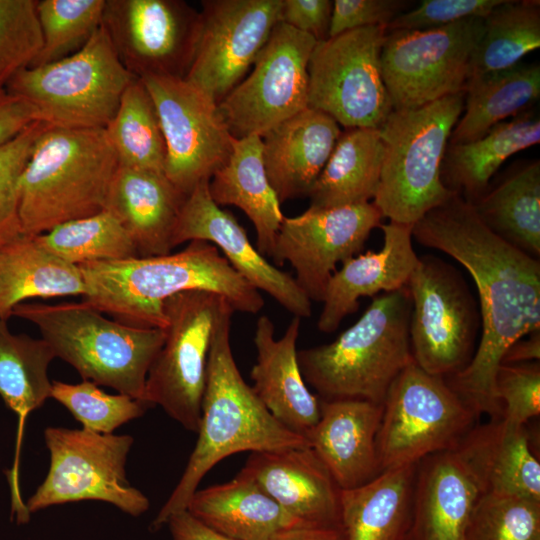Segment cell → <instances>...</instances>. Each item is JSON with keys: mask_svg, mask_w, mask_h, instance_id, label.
Listing matches in <instances>:
<instances>
[{"mask_svg": "<svg viewBox=\"0 0 540 540\" xmlns=\"http://www.w3.org/2000/svg\"><path fill=\"white\" fill-rule=\"evenodd\" d=\"M464 102L465 92H460L393 110L379 128L384 158L372 203L382 217L412 227L455 194L444 186L441 166Z\"/></svg>", "mask_w": 540, "mask_h": 540, "instance_id": "cell-7", "label": "cell"}, {"mask_svg": "<svg viewBox=\"0 0 540 540\" xmlns=\"http://www.w3.org/2000/svg\"><path fill=\"white\" fill-rule=\"evenodd\" d=\"M466 540H540V501L482 493L472 511Z\"/></svg>", "mask_w": 540, "mask_h": 540, "instance_id": "cell-43", "label": "cell"}, {"mask_svg": "<svg viewBox=\"0 0 540 540\" xmlns=\"http://www.w3.org/2000/svg\"><path fill=\"white\" fill-rule=\"evenodd\" d=\"M495 392L503 407L502 417L525 425L540 413L539 362L502 364L495 379Z\"/></svg>", "mask_w": 540, "mask_h": 540, "instance_id": "cell-46", "label": "cell"}, {"mask_svg": "<svg viewBox=\"0 0 540 540\" xmlns=\"http://www.w3.org/2000/svg\"><path fill=\"white\" fill-rule=\"evenodd\" d=\"M185 79L218 104L253 65L279 22L282 0H204Z\"/></svg>", "mask_w": 540, "mask_h": 540, "instance_id": "cell-18", "label": "cell"}, {"mask_svg": "<svg viewBox=\"0 0 540 540\" xmlns=\"http://www.w3.org/2000/svg\"><path fill=\"white\" fill-rule=\"evenodd\" d=\"M539 358L540 330L530 333L527 339L515 341L505 352L502 364L528 363L539 361Z\"/></svg>", "mask_w": 540, "mask_h": 540, "instance_id": "cell-53", "label": "cell"}, {"mask_svg": "<svg viewBox=\"0 0 540 540\" xmlns=\"http://www.w3.org/2000/svg\"><path fill=\"white\" fill-rule=\"evenodd\" d=\"M118 168L105 128L44 124L20 180L21 233L40 235L105 210Z\"/></svg>", "mask_w": 540, "mask_h": 540, "instance_id": "cell-4", "label": "cell"}, {"mask_svg": "<svg viewBox=\"0 0 540 540\" xmlns=\"http://www.w3.org/2000/svg\"><path fill=\"white\" fill-rule=\"evenodd\" d=\"M267 540H345V537L341 526H299L279 531Z\"/></svg>", "mask_w": 540, "mask_h": 540, "instance_id": "cell-52", "label": "cell"}, {"mask_svg": "<svg viewBox=\"0 0 540 540\" xmlns=\"http://www.w3.org/2000/svg\"><path fill=\"white\" fill-rule=\"evenodd\" d=\"M411 301L409 335L414 362L447 379L475 353L481 328L477 302L462 274L434 255L418 257L406 285Z\"/></svg>", "mask_w": 540, "mask_h": 540, "instance_id": "cell-11", "label": "cell"}, {"mask_svg": "<svg viewBox=\"0 0 540 540\" xmlns=\"http://www.w3.org/2000/svg\"><path fill=\"white\" fill-rule=\"evenodd\" d=\"M483 224L531 257L540 256V162L508 173L472 204Z\"/></svg>", "mask_w": 540, "mask_h": 540, "instance_id": "cell-37", "label": "cell"}, {"mask_svg": "<svg viewBox=\"0 0 540 540\" xmlns=\"http://www.w3.org/2000/svg\"><path fill=\"white\" fill-rule=\"evenodd\" d=\"M209 193L220 207L232 205L244 212L255 228L257 250L271 257L284 216L266 174L261 136L234 140L229 159L209 180Z\"/></svg>", "mask_w": 540, "mask_h": 540, "instance_id": "cell-31", "label": "cell"}, {"mask_svg": "<svg viewBox=\"0 0 540 540\" xmlns=\"http://www.w3.org/2000/svg\"><path fill=\"white\" fill-rule=\"evenodd\" d=\"M119 165L164 172L165 141L152 97L135 77L105 128Z\"/></svg>", "mask_w": 540, "mask_h": 540, "instance_id": "cell-39", "label": "cell"}, {"mask_svg": "<svg viewBox=\"0 0 540 540\" xmlns=\"http://www.w3.org/2000/svg\"><path fill=\"white\" fill-rule=\"evenodd\" d=\"M240 472L303 524L341 526V489L311 447L252 452Z\"/></svg>", "mask_w": 540, "mask_h": 540, "instance_id": "cell-21", "label": "cell"}, {"mask_svg": "<svg viewBox=\"0 0 540 540\" xmlns=\"http://www.w3.org/2000/svg\"><path fill=\"white\" fill-rule=\"evenodd\" d=\"M11 316L33 323L55 357L74 367L83 380L143 401L148 371L164 343V329L108 319L84 301L23 302Z\"/></svg>", "mask_w": 540, "mask_h": 540, "instance_id": "cell-6", "label": "cell"}, {"mask_svg": "<svg viewBox=\"0 0 540 540\" xmlns=\"http://www.w3.org/2000/svg\"><path fill=\"white\" fill-rule=\"evenodd\" d=\"M106 0H37L42 48L30 67L80 49L101 27Z\"/></svg>", "mask_w": 540, "mask_h": 540, "instance_id": "cell-41", "label": "cell"}, {"mask_svg": "<svg viewBox=\"0 0 540 540\" xmlns=\"http://www.w3.org/2000/svg\"><path fill=\"white\" fill-rule=\"evenodd\" d=\"M56 358L42 338L14 334L7 320L0 318V396L17 415L18 427L14 463L8 472L11 509L21 511L25 503L19 487V462L25 422L31 412L51 398L52 381L48 367Z\"/></svg>", "mask_w": 540, "mask_h": 540, "instance_id": "cell-29", "label": "cell"}, {"mask_svg": "<svg viewBox=\"0 0 540 540\" xmlns=\"http://www.w3.org/2000/svg\"><path fill=\"white\" fill-rule=\"evenodd\" d=\"M301 318L293 316L284 334L275 338L267 315L256 322L257 360L251 369L253 390L269 412L289 430L306 437L320 417V400L308 389L297 359Z\"/></svg>", "mask_w": 540, "mask_h": 540, "instance_id": "cell-22", "label": "cell"}, {"mask_svg": "<svg viewBox=\"0 0 540 540\" xmlns=\"http://www.w3.org/2000/svg\"><path fill=\"white\" fill-rule=\"evenodd\" d=\"M201 523L234 540H267L275 533L308 526L288 514L250 477L196 490L187 509Z\"/></svg>", "mask_w": 540, "mask_h": 540, "instance_id": "cell-30", "label": "cell"}, {"mask_svg": "<svg viewBox=\"0 0 540 540\" xmlns=\"http://www.w3.org/2000/svg\"><path fill=\"white\" fill-rule=\"evenodd\" d=\"M44 440L50 466L44 481L26 503L30 514L82 500L108 502L131 516L148 510V498L126 477L132 436L47 427Z\"/></svg>", "mask_w": 540, "mask_h": 540, "instance_id": "cell-12", "label": "cell"}, {"mask_svg": "<svg viewBox=\"0 0 540 540\" xmlns=\"http://www.w3.org/2000/svg\"><path fill=\"white\" fill-rule=\"evenodd\" d=\"M475 413L439 376L414 360L396 377L383 402L376 446L380 471L417 464L457 447Z\"/></svg>", "mask_w": 540, "mask_h": 540, "instance_id": "cell-9", "label": "cell"}, {"mask_svg": "<svg viewBox=\"0 0 540 540\" xmlns=\"http://www.w3.org/2000/svg\"><path fill=\"white\" fill-rule=\"evenodd\" d=\"M228 303L202 290L176 294L164 303L165 339L148 371L143 401L159 405L191 432L199 428L211 342Z\"/></svg>", "mask_w": 540, "mask_h": 540, "instance_id": "cell-10", "label": "cell"}, {"mask_svg": "<svg viewBox=\"0 0 540 540\" xmlns=\"http://www.w3.org/2000/svg\"><path fill=\"white\" fill-rule=\"evenodd\" d=\"M167 525L173 540H234L207 527L187 510L173 515Z\"/></svg>", "mask_w": 540, "mask_h": 540, "instance_id": "cell-51", "label": "cell"}, {"mask_svg": "<svg viewBox=\"0 0 540 540\" xmlns=\"http://www.w3.org/2000/svg\"><path fill=\"white\" fill-rule=\"evenodd\" d=\"M78 266L86 285L82 301L129 326L165 329V301L191 290L219 294L235 312L256 314L264 306L260 292L202 240L176 253Z\"/></svg>", "mask_w": 540, "mask_h": 540, "instance_id": "cell-2", "label": "cell"}, {"mask_svg": "<svg viewBox=\"0 0 540 540\" xmlns=\"http://www.w3.org/2000/svg\"><path fill=\"white\" fill-rule=\"evenodd\" d=\"M200 13L182 0H106L102 26L135 77H185Z\"/></svg>", "mask_w": 540, "mask_h": 540, "instance_id": "cell-17", "label": "cell"}, {"mask_svg": "<svg viewBox=\"0 0 540 540\" xmlns=\"http://www.w3.org/2000/svg\"><path fill=\"white\" fill-rule=\"evenodd\" d=\"M134 78L101 25L80 49L19 71L5 89L31 105L47 126L106 128Z\"/></svg>", "mask_w": 540, "mask_h": 540, "instance_id": "cell-8", "label": "cell"}, {"mask_svg": "<svg viewBox=\"0 0 540 540\" xmlns=\"http://www.w3.org/2000/svg\"><path fill=\"white\" fill-rule=\"evenodd\" d=\"M482 493L516 495L540 501V464L531 451L525 425L503 417L473 427L454 449Z\"/></svg>", "mask_w": 540, "mask_h": 540, "instance_id": "cell-28", "label": "cell"}, {"mask_svg": "<svg viewBox=\"0 0 540 540\" xmlns=\"http://www.w3.org/2000/svg\"><path fill=\"white\" fill-rule=\"evenodd\" d=\"M78 265L59 257L37 235L18 233L0 242V318L31 298L84 296Z\"/></svg>", "mask_w": 540, "mask_h": 540, "instance_id": "cell-32", "label": "cell"}, {"mask_svg": "<svg viewBox=\"0 0 540 540\" xmlns=\"http://www.w3.org/2000/svg\"><path fill=\"white\" fill-rule=\"evenodd\" d=\"M411 309L407 287L382 293L334 341L297 350L302 376L318 398L383 404L393 381L413 361Z\"/></svg>", "mask_w": 540, "mask_h": 540, "instance_id": "cell-5", "label": "cell"}, {"mask_svg": "<svg viewBox=\"0 0 540 540\" xmlns=\"http://www.w3.org/2000/svg\"><path fill=\"white\" fill-rule=\"evenodd\" d=\"M380 228L382 248L351 257L329 279L317 321L321 332H334L347 315L357 311L360 298L406 287L418 261L412 227L389 221Z\"/></svg>", "mask_w": 540, "mask_h": 540, "instance_id": "cell-23", "label": "cell"}, {"mask_svg": "<svg viewBox=\"0 0 540 540\" xmlns=\"http://www.w3.org/2000/svg\"><path fill=\"white\" fill-rule=\"evenodd\" d=\"M386 29L357 28L317 42L308 63V107L345 129H379L393 111L381 70Z\"/></svg>", "mask_w": 540, "mask_h": 540, "instance_id": "cell-13", "label": "cell"}, {"mask_svg": "<svg viewBox=\"0 0 540 540\" xmlns=\"http://www.w3.org/2000/svg\"><path fill=\"white\" fill-rule=\"evenodd\" d=\"M332 7L330 0H282L279 22L324 41L329 38Z\"/></svg>", "mask_w": 540, "mask_h": 540, "instance_id": "cell-49", "label": "cell"}, {"mask_svg": "<svg viewBox=\"0 0 540 540\" xmlns=\"http://www.w3.org/2000/svg\"><path fill=\"white\" fill-rule=\"evenodd\" d=\"M539 142V117L524 111L497 124L478 140L448 144L441 180L447 189L473 204L487 191L491 178L507 158Z\"/></svg>", "mask_w": 540, "mask_h": 540, "instance_id": "cell-33", "label": "cell"}, {"mask_svg": "<svg viewBox=\"0 0 540 540\" xmlns=\"http://www.w3.org/2000/svg\"><path fill=\"white\" fill-rule=\"evenodd\" d=\"M504 0H424L398 15L386 27L397 30H426L443 27L467 18H485Z\"/></svg>", "mask_w": 540, "mask_h": 540, "instance_id": "cell-47", "label": "cell"}, {"mask_svg": "<svg viewBox=\"0 0 540 540\" xmlns=\"http://www.w3.org/2000/svg\"><path fill=\"white\" fill-rule=\"evenodd\" d=\"M51 398L62 404L83 429L99 434H112L150 407L126 394L106 393L88 380L76 384L52 381Z\"/></svg>", "mask_w": 540, "mask_h": 540, "instance_id": "cell-42", "label": "cell"}, {"mask_svg": "<svg viewBox=\"0 0 540 540\" xmlns=\"http://www.w3.org/2000/svg\"><path fill=\"white\" fill-rule=\"evenodd\" d=\"M37 121V113L31 105L0 89V147Z\"/></svg>", "mask_w": 540, "mask_h": 540, "instance_id": "cell-50", "label": "cell"}, {"mask_svg": "<svg viewBox=\"0 0 540 540\" xmlns=\"http://www.w3.org/2000/svg\"><path fill=\"white\" fill-rule=\"evenodd\" d=\"M405 0H335L333 1L329 38L367 26L386 27L404 12Z\"/></svg>", "mask_w": 540, "mask_h": 540, "instance_id": "cell-48", "label": "cell"}, {"mask_svg": "<svg viewBox=\"0 0 540 540\" xmlns=\"http://www.w3.org/2000/svg\"><path fill=\"white\" fill-rule=\"evenodd\" d=\"M482 491L456 450L417 463L408 530L403 540H466Z\"/></svg>", "mask_w": 540, "mask_h": 540, "instance_id": "cell-24", "label": "cell"}, {"mask_svg": "<svg viewBox=\"0 0 540 540\" xmlns=\"http://www.w3.org/2000/svg\"><path fill=\"white\" fill-rule=\"evenodd\" d=\"M382 218L372 202L308 208L296 217H284L271 257L279 265L289 262L295 281L311 302H322L337 264L362 251Z\"/></svg>", "mask_w": 540, "mask_h": 540, "instance_id": "cell-19", "label": "cell"}, {"mask_svg": "<svg viewBox=\"0 0 540 540\" xmlns=\"http://www.w3.org/2000/svg\"><path fill=\"white\" fill-rule=\"evenodd\" d=\"M193 240L216 246L250 285L270 295L293 316H311L312 302L294 277L267 261L235 217L212 200L209 181L199 183L186 196L172 237L173 249Z\"/></svg>", "mask_w": 540, "mask_h": 540, "instance_id": "cell-20", "label": "cell"}, {"mask_svg": "<svg viewBox=\"0 0 540 540\" xmlns=\"http://www.w3.org/2000/svg\"><path fill=\"white\" fill-rule=\"evenodd\" d=\"M463 112L455 124L450 145L483 137L508 117L527 111L540 97V66H515L466 80Z\"/></svg>", "mask_w": 540, "mask_h": 540, "instance_id": "cell-36", "label": "cell"}, {"mask_svg": "<svg viewBox=\"0 0 540 540\" xmlns=\"http://www.w3.org/2000/svg\"><path fill=\"white\" fill-rule=\"evenodd\" d=\"M141 80L154 102L165 141L164 174L188 195L227 162L236 138L218 103L185 78L147 76Z\"/></svg>", "mask_w": 540, "mask_h": 540, "instance_id": "cell-16", "label": "cell"}, {"mask_svg": "<svg viewBox=\"0 0 540 540\" xmlns=\"http://www.w3.org/2000/svg\"><path fill=\"white\" fill-rule=\"evenodd\" d=\"M44 124L32 123L0 147V242L21 233L18 220L22 173Z\"/></svg>", "mask_w": 540, "mask_h": 540, "instance_id": "cell-45", "label": "cell"}, {"mask_svg": "<svg viewBox=\"0 0 540 540\" xmlns=\"http://www.w3.org/2000/svg\"><path fill=\"white\" fill-rule=\"evenodd\" d=\"M311 448L341 490L359 487L380 471L376 438L383 404L362 399H320Z\"/></svg>", "mask_w": 540, "mask_h": 540, "instance_id": "cell-25", "label": "cell"}, {"mask_svg": "<svg viewBox=\"0 0 540 540\" xmlns=\"http://www.w3.org/2000/svg\"><path fill=\"white\" fill-rule=\"evenodd\" d=\"M234 309L223 308L211 342L198 439L173 492L154 518L158 530L185 511L202 478L219 461L242 451L274 452L311 447L282 425L243 379L231 348Z\"/></svg>", "mask_w": 540, "mask_h": 540, "instance_id": "cell-3", "label": "cell"}, {"mask_svg": "<svg viewBox=\"0 0 540 540\" xmlns=\"http://www.w3.org/2000/svg\"><path fill=\"white\" fill-rule=\"evenodd\" d=\"M539 46L540 1L504 0L484 18L467 79L511 68Z\"/></svg>", "mask_w": 540, "mask_h": 540, "instance_id": "cell-38", "label": "cell"}, {"mask_svg": "<svg viewBox=\"0 0 540 540\" xmlns=\"http://www.w3.org/2000/svg\"><path fill=\"white\" fill-rule=\"evenodd\" d=\"M416 466L379 473L369 482L341 490L340 518L345 540H403L408 530Z\"/></svg>", "mask_w": 540, "mask_h": 540, "instance_id": "cell-34", "label": "cell"}, {"mask_svg": "<svg viewBox=\"0 0 540 540\" xmlns=\"http://www.w3.org/2000/svg\"><path fill=\"white\" fill-rule=\"evenodd\" d=\"M341 132L332 117L307 107L261 136L266 174L280 203L308 196Z\"/></svg>", "mask_w": 540, "mask_h": 540, "instance_id": "cell-26", "label": "cell"}, {"mask_svg": "<svg viewBox=\"0 0 540 540\" xmlns=\"http://www.w3.org/2000/svg\"><path fill=\"white\" fill-rule=\"evenodd\" d=\"M317 41L282 22L273 28L250 74L219 102L232 136H263L308 107V63Z\"/></svg>", "mask_w": 540, "mask_h": 540, "instance_id": "cell-15", "label": "cell"}, {"mask_svg": "<svg viewBox=\"0 0 540 540\" xmlns=\"http://www.w3.org/2000/svg\"><path fill=\"white\" fill-rule=\"evenodd\" d=\"M483 29L484 18L475 17L433 29L387 32L381 70L392 109H414L464 92Z\"/></svg>", "mask_w": 540, "mask_h": 540, "instance_id": "cell-14", "label": "cell"}, {"mask_svg": "<svg viewBox=\"0 0 540 540\" xmlns=\"http://www.w3.org/2000/svg\"><path fill=\"white\" fill-rule=\"evenodd\" d=\"M412 237L455 259L475 282L480 342L467 367L445 380L476 416L501 418L495 379L503 356L515 341L540 330L539 259L494 234L456 193L418 220Z\"/></svg>", "mask_w": 540, "mask_h": 540, "instance_id": "cell-1", "label": "cell"}, {"mask_svg": "<svg viewBox=\"0 0 540 540\" xmlns=\"http://www.w3.org/2000/svg\"><path fill=\"white\" fill-rule=\"evenodd\" d=\"M37 0H0V89L30 67L42 48Z\"/></svg>", "mask_w": 540, "mask_h": 540, "instance_id": "cell-44", "label": "cell"}, {"mask_svg": "<svg viewBox=\"0 0 540 540\" xmlns=\"http://www.w3.org/2000/svg\"><path fill=\"white\" fill-rule=\"evenodd\" d=\"M383 158L379 129H345L308 194L309 208L328 209L370 202L378 189Z\"/></svg>", "mask_w": 540, "mask_h": 540, "instance_id": "cell-35", "label": "cell"}, {"mask_svg": "<svg viewBox=\"0 0 540 540\" xmlns=\"http://www.w3.org/2000/svg\"><path fill=\"white\" fill-rule=\"evenodd\" d=\"M187 195L164 172L119 165L105 210L129 234L139 257L171 253L172 237Z\"/></svg>", "mask_w": 540, "mask_h": 540, "instance_id": "cell-27", "label": "cell"}, {"mask_svg": "<svg viewBox=\"0 0 540 540\" xmlns=\"http://www.w3.org/2000/svg\"><path fill=\"white\" fill-rule=\"evenodd\" d=\"M37 238L50 251L75 265L139 257L127 231L107 210L62 223Z\"/></svg>", "mask_w": 540, "mask_h": 540, "instance_id": "cell-40", "label": "cell"}]
</instances>
